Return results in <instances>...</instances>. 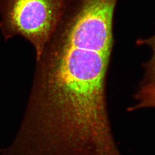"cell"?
Instances as JSON below:
<instances>
[{
	"label": "cell",
	"mask_w": 155,
	"mask_h": 155,
	"mask_svg": "<svg viewBox=\"0 0 155 155\" xmlns=\"http://www.w3.org/2000/svg\"><path fill=\"white\" fill-rule=\"evenodd\" d=\"M114 36L62 18L36 60L20 132L67 154L91 152L114 140L106 97Z\"/></svg>",
	"instance_id": "6da1fadb"
},
{
	"label": "cell",
	"mask_w": 155,
	"mask_h": 155,
	"mask_svg": "<svg viewBox=\"0 0 155 155\" xmlns=\"http://www.w3.org/2000/svg\"><path fill=\"white\" fill-rule=\"evenodd\" d=\"M70 0H0V29L5 40L20 35L38 59L61 21Z\"/></svg>",
	"instance_id": "7a4b0ae2"
},
{
	"label": "cell",
	"mask_w": 155,
	"mask_h": 155,
	"mask_svg": "<svg viewBox=\"0 0 155 155\" xmlns=\"http://www.w3.org/2000/svg\"><path fill=\"white\" fill-rule=\"evenodd\" d=\"M135 97L139 103L130 108V110L143 108L155 107V84H143Z\"/></svg>",
	"instance_id": "3957f363"
},
{
	"label": "cell",
	"mask_w": 155,
	"mask_h": 155,
	"mask_svg": "<svg viewBox=\"0 0 155 155\" xmlns=\"http://www.w3.org/2000/svg\"><path fill=\"white\" fill-rule=\"evenodd\" d=\"M139 45H147L152 50L153 55L150 61L145 64L146 73L143 84H155V35L146 39H140L137 42Z\"/></svg>",
	"instance_id": "277c9868"
}]
</instances>
